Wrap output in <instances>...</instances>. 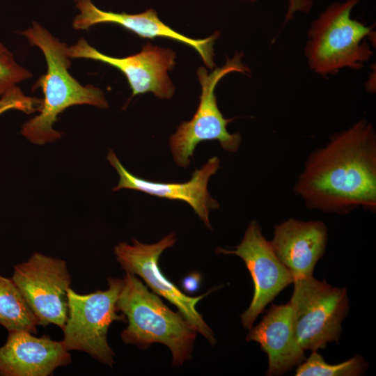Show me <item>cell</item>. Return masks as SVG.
<instances>
[{"label":"cell","mask_w":376,"mask_h":376,"mask_svg":"<svg viewBox=\"0 0 376 376\" xmlns=\"http://www.w3.org/2000/svg\"><path fill=\"white\" fill-rule=\"evenodd\" d=\"M294 192L310 210L345 214L376 211V134L366 119L331 136L313 150Z\"/></svg>","instance_id":"1"},{"label":"cell","mask_w":376,"mask_h":376,"mask_svg":"<svg viewBox=\"0 0 376 376\" xmlns=\"http://www.w3.org/2000/svg\"><path fill=\"white\" fill-rule=\"evenodd\" d=\"M36 318L38 325L64 328L71 278L66 262L40 253L14 267L11 278Z\"/></svg>","instance_id":"8"},{"label":"cell","mask_w":376,"mask_h":376,"mask_svg":"<svg viewBox=\"0 0 376 376\" xmlns=\"http://www.w3.org/2000/svg\"><path fill=\"white\" fill-rule=\"evenodd\" d=\"M75 4L79 12L72 21V26L76 30H87L92 26L102 23L115 24L141 38H164L189 45L198 53L207 68L212 69L214 66L213 47L219 36L218 32L204 39H194L165 24L152 8L139 14H128L102 10L95 6L91 0H81Z\"/></svg>","instance_id":"12"},{"label":"cell","mask_w":376,"mask_h":376,"mask_svg":"<svg viewBox=\"0 0 376 376\" xmlns=\"http://www.w3.org/2000/svg\"><path fill=\"white\" fill-rule=\"evenodd\" d=\"M33 334L26 330L8 331L0 347L1 376H49L71 363V354L62 341Z\"/></svg>","instance_id":"14"},{"label":"cell","mask_w":376,"mask_h":376,"mask_svg":"<svg viewBox=\"0 0 376 376\" xmlns=\"http://www.w3.org/2000/svg\"><path fill=\"white\" fill-rule=\"evenodd\" d=\"M0 324L8 331L37 334L36 316L12 279L0 274Z\"/></svg>","instance_id":"17"},{"label":"cell","mask_w":376,"mask_h":376,"mask_svg":"<svg viewBox=\"0 0 376 376\" xmlns=\"http://www.w3.org/2000/svg\"><path fill=\"white\" fill-rule=\"evenodd\" d=\"M327 238L328 228L323 221L290 218L274 226L269 242L295 280L313 275L324 254Z\"/></svg>","instance_id":"15"},{"label":"cell","mask_w":376,"mask_h":376,"mask_svg":"<svg viewBox=\"0 0 376 376\" xmlns=\"http://www.w3.org/2000/svg\"><path fill=\"white\" fill-rule=\"evenodd\" d=\"M242 54H235L232 58H228L222 67L217 68L210 73L202 66L198 69L197 75L201 86L198 109L189 121H185L178 126L169 141L173 157L179 166L184 168L189 166L196 146L203 141L217 140L222 148L228 152H236L239 149L241 135L228 131L227 125L232 119L223 116L217 106L214 89L228 73L250 72L242 63Z\"/></svg>","instance_id":"7"},{"label":"cell","mask_w":376,"mask_h":376,"mask_svg":"<svg viewBox=\"0 0 376 376\" xmlns=\"http://www.w3.org/2000/svg\"><path fill=\"white\" fill-rule=\"evenodd\" d=\"M42 99L24 94L22 90L15 86L0 97V116L5 111L16 109L27 114L38 111Z\"/></svg>","instance_id":"20"},{"label":"cell","mask_w":376,"mask_h":376,"mask_svg":"<svg viewBox=\"0 0 376 376\" xmlns=\"http://www.w3.org/2000/svg\"><path fill=\"white\" fill-rule=\"evenodd\" d=\"M108 288L80 295L68 290V318L62 343L67 350L80 351L99 362L112 366L116 356L107 342L108 330L114 321H126L118 314L116 302L123 279L108 278Z\"/></svg>","instance_id":"6"},{"label":"cell","mask_w":376,"mask_h":376,"mask_svg":"<svg viewBox=\"0 0 376 376\" xmlns=\"http://www.w3.org/2000/svg\"><path fill=\"white\" fill-rule=\"evenodd\" d=\"M359 0H346L330 6L311 24L305 54L312 70L322 76L344 68L358 70L370 60L373 52L363 39L372 33L350 17Z\"/></svg>","instance_id":"4"},{"label":"cell","mask_w":376,"mask_h":376,"mask_svg":"<svg viewBox=\"0 0 376 376\" xmlns=\"http://www.w3.org/2000/svg\"><path fill=\"white\" fill-rule=\"evenodd\" d=\"M75 1V3H77L78 1H81V0H73Z\"/></svg>","instance_id":"23"},{"label":"cell","mask_w":376,"mask_h":376,"mask_svg":"<svg viewBox=\"0 0 376 376\" xmlns=\"http://www.w3.org/2000/svg\"><path fill=\"white\" fill-rule=\"evenodd\" d=\"M217 253L237 256L250 272L254 285L253 296L249 306L240 316L243 327L250 329L266 306L293 283L295 279L279 260L255 220L249 224L242 240L233 249L218 248Z\"/></svg>","instance_id":"10"},{"label":"cell","mask_w":376,"mask_h":376,"mask_svg":"<svg viewBox=\"0 0 376 376\" xmlns=\"http://www.w3.org/2000/svg\"><path fill=\"white\" fill-rule=\"evenodd\" d=\"M201 279L198 272H191L182 279L181 287L185 292L194 293L200 288Z\"/></svg>","instance_id":"22"},{"label":"cell","mask_w":376,"mask_h":376,"mask_svg":"<svg viewBox=\"0 0 376 376\" xmlns=\"http://www.w3.org/2000/svg\"><path fill=\"white\" fill-rule=\"evenodd\" d=\"M132 242V244L120 242L114 248L116 258L121 268L126 272L138 275L154 293L176 306L178 312L196 331L214 345L216 343L214 333L196 308L197 303L212 290L198 297H189L169 280L159 267L161 254L176 242L175 234L170 233L151 244L141 243L135 239Z\"/></svg>","instance_id":"9"},{"label":"cell","mask_w":376,"mask_h":376,"mask_svg":"<svg viewBox=\"0 0 376 376\" xmlns=\"http://www.w3.org/2000/svg\"><path fill=\"white\" fill-rule=\"evenodd\" d=\"M289 304L296 339L304 350L317 351L338 343L348 313L347 290L309 276L294 281Z\"/></svg>","instance_id":"5"},{"label":"cell","mask_w":376,"mask_h":376,"mask_svg":"<svg viewBox=\"0 0 376 376\" xmlns=\"http://www.w3.org/2000/svg\"><path fill=\"white\" fill-rule=\"evenodd\" d=\"M246 340L259 343L267 354L268 376L283 375L305 359L294 333L289 302L272 305L261 322L249 329Z\"/></svg>","instance_id":"16"},{"label":"cell","mask_w":376,"mask_h":376,"mask_svg":"<svg viewBox=\"0 0 376 376\" xmlns=\"http://www.w3.org/2000/svg\"><path fill=\"white\" fill-rule=\"evenodd\" d=\"M31 77L32 73L20 65L13 54L0 42V97Z\"/></svg>","instance_id":"19"},{"label":"cell","mask_w":376,"mask_h":376,"mask_svg":"<svg viewBox=\"0 0 376 376\" xmlns=\"http://www.w3.org/2000/svg\"><path fill=\"white\" fill-rule=\"evenodd\" d=\"M251 2H255L257 0H248ZM288 8L285 16V22H288L292 19L293 14L297 11H302L308 13L312 7L313 3L311 0H288Z\"/></svg>","instance_id":"21"},{"label":"cell","mask_w":376,"mask_h":376,"mask_svg":"<svg viewBox=\"0 0 376 376\" xmlns=\"http://www.w3.org/2000/svg\"><path fill=\"white\" fill-rule=\"evenodd\" d=\"M71 58H85L113 66L125 76L132 90V97L152 93L160 99H170L175 91L168 72L175 65L176 54L169 48L154 46L147 42L140 52L123 58L104 54L91 46L84 39L68 47Z\"/></svg>","instance_id":"11"},{"label":"cell","mask_w":376,"mask_h":376,"mask_svg":"<svg viewBox=\"0 0 376 376\" xmlns=\"http://www.w3.org/2000/svg\"><path fill=\"white\" fill-rule=\"evenodd\" d=\"M116 308L128 322L120 335L125 343L141 349L155 343L164 344L172 353L173 367L191 359L196 330L180 312H173L157 295L149 291L134 274L125 273Z\"/></svg>","instance_id":"3"},{"label":"cell","mask_w":376,"mask_h":376,"mask_svg":"<svg viewBox=\"0 0 376 376\" xmlns=\"http://www.w3.org/2000/svg\"><path fill=\"white\" fill-rule=\"evenodd\" d=\"M368 368L364 358L357 355L338 364L327 363L323 357L312 352L305 361L297 366L296 376H358Z\"/></svg>","instance_id":"18"},{"label":"cell","mask_w":376,"mask_h":376,"mask_svg":"<svg viewBox=\"0 0 376 376\" xmlns=\"http://www.w3.org/2000/svg\"><path fill=\"white\" fill-rule=\"evenodd\" d=\"M32 46L44 54L47 72L33 85L40 88L42 99L38 114L23 124L21 134L30 142L44 145L61 137V132L54 128L58 116L69 107L88 104L107 108L103 92L93 85L83 86L69 72L71 58L67 54L68 46L36 22L20 32Z\"/></svg>","instance_id":"2"},{"label":"cell","mask_w":376,"mask_h":376,"mask_svg":"<svg viewBox=\"0 0 376 376\" xmlns=\"http://www.w3.org/2000/svg\"><path fill=\"white\" fill-rule=\"evenodd\" d=\"M107 159L119 175L118 185L113 191L134 189L160 198L186 202L205 224L211 228L209 212L218 208L219 204L209 194L207 183L219 168L217 157L210 158L200 169H196L189 181L180 183L152 182L136 176L124 167L111 149Z\"/></svg>","instance_id":"13"}]
</instances>
